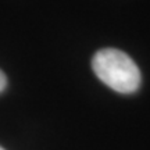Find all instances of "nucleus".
<instances>
[{
    "label": "nucleus",
    "instance_id": "f257e3e1",
    "mask_svg": "<svg viewBox=\"0 0 150 150\" xmlns=\"http://www.w3.org/2000/svg\"><path fill=\"white\" fill-rule=\"evenodd\" d=\"M97 78L112 91L129 95L139 89L140 70L127 53L118 49H102L92 59Z\"/></svg>",
    "mask_w": 150,
    "mask_h": 150
},
{
    "label": "nucleus",
    "instance_id": "f03ea898",
    "mask_svg": "<svg viewBox=\"0 0 150 150\" xmlns=\"http://www.w3.org/2000/svg\"><path fill=\"white\" fill-rule=\"evenodd\" d=\"M6 86H7V78H6L4 72L0 70V92H3L6 89Z\"/></svg>",
    "mask_w": 150,
    "mask_h": 150
},
{
    "label": "nucleus",
    "instance_id": "7ed1b4c3",
    "mask_svg": "<svg viewBox=\"0 0 150 150\" xmlns=\"http://www.w3.org/2000/svg\"><path fill=\"white\" fill-rule=\"evenodd\" d=\"M0 150H4V149H3V147H0Z\"/></svg>",
    "mask_w": 150,
    "mask_h": 150
}]
</instances>
